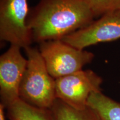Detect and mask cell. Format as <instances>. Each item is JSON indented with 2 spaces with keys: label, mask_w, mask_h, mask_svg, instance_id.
I'll return each instance as SVG.
<instances>
[{
  "label": "cell",
  "mask_w": 120,
  "mask_h": 120,
  "mask_svg": "<svg viewBox=\"0 0 120 120\" xmlns=\"http://www.w3.org/2000/svg\"><path fill=\"white\" fill-rule=\"evenodd\" d=\"M103 79L92 70H81L55 79L56 98L71 107L83 109L94 92L102 91Z\"/></svg>",
  "instance_id": "5"
},
{
  "label": "cell",
  "mask_w": 120,
  "mask_h": 120,
  "mask_svg": "<svg viewBox=\"0 0 120 120\" xmlns=\"http://www.w3.org/2000/svg\"><path fill=\"white\" fill-rule=\"evenodd\" d=\"M21 49L11 45L0 56V98L6 109L19 99V86L27 64Z\"/></svg>",
  "instance_id": "7"
},
{
  "label": "cell",
  "mask_w": 120,
  "mask_h": 120,
  "mask_svg": "<svg viewBox=\"0 0 120 120\" xmlns=\"http://www.w3.org/2000/svg\"><path fill=\"white\" fill-rule=\"evenodd\" d=\"M47 112L50 120H100L95 111L88 106L77 109L57 98Z\"/></svg>",
  "instance_id": "8"
},
{
  "label": "cell",
  "mask_w": 120,
  "mask_h": 120,
  "mask_svg": "<svg viewBox=\"0 0 120 120\" xmlns=\"http://www.w3.org/2000/svg\"><path fill=\"white\" fill-rule=\"evenodd\" d=\"M27 0H0V38L12 45L25 48L33 42L27 25Z\"/></svg>",
  "instance_id": "4"
},
{
  "label": "cell",
  "mask_w": 120,
  "mask_h": 120,
  "mask_svg": "<svg viewBox=\"0 0 120 120\" xmlns=\"http://www.w3.org/2000/svg\"><path fill=\"white\" fill-rule=\"evenodd\" d=\"M87 106L95 111L100 120H120V102L105 95L102 91L90 94Z\"/></svg>",
  "instance_id": "9"
},
{
  "label": "cell",
  "mask_w": 120,
  "mask_h": 120,
  "mask_svg": "<svg viewBox=\"0 0 120 120\" xmlns=\"http://www.w3.org/2000/svg\"><path fill=\"white\" fill-rule=\"evenodd\" d=\"M27 64L19 88V98L27 104L47 110L56 99L55 79L48 71L39 49H24Z\"/></svg>",
  "instance_id": "2"
},
{
  "label": "cell",
  "mask_w": 120,
  "mask_h": 120,
  "mask_svg": "<svg viewBox=\"0 0 120 120\" xmlns=\"http://www.w3.org/2000/svg\"><path fill=\"white\" fill-rule=\"evenodd\" d=\"M9 120H50L47 110L33 107L19 99L7 109Z\"/></svg>",
  "instance_id": "10"
},
{
  "label": "cell",
  "mask_w": 120,
  "mask_h": 120,
  "mask_svg": "<svg viewBox=\"0 0 120 120\" xmlns=\"http://www.w3.org/2000/svg\"><path fill=\"white\" fill-rule=\"evenodd\" d=\"M120 39V10L109 12L88 26L68 34L63 41L80 49Z\"/></svg>",
  "instance_id": "6"
},
{
  "label": "cell",
  "mask_w": 120,
  "mask_h": 120,
  "mask_svg": "<svg viewBox=\"0 0 120 120\" xmlns=\"http://www.w3.org/2000/svg\"><path fill=\"white\" fill-rule=\"evenodd\" d=\"M39 51L49 73L55 79L81 71L94 57L92 52L73 47L61 40L41 42Z\"/></svg>",
  "instance_id": "3"
},
{
  "label": "cell",
  "mask_w": 120,
  "mask_h": 120,
  "mask_svg": "<svg viewBox=\"0 0 120 120\" xmlns=\"http://www.w3.org/2000/svg\"><path fill=\"white\" fill-rule=\"evenodd\" d=\"M95 17L109 12L120 10V0H84Z\"/></svg>",
  "instance_id": "11"
},
{
  "label": "cell",
  "mask_w": 120,
  "mask_h": 120,
  "mask_svg": "<svg viewBox=\"0 0 120 120\" xmlns=\"http://www.w3.org/2000/svg\"><path fill=\"white\" fill-rule=\"evenodd\" d=\"M95 16L84 0H40L30 10L33 42L62 40L88 26Z\"/></svg>",
  "instance_id": "1"
},
{
  "label": "cell",
  "mask_w": 120,
  "mask_h": 120,
  "mask_svg": "<svg viewBox=\"0 0 120 120\" xmlns=\"http://www.w3.org/2000/svg\"><path fill=\"white\" fill-rule=\"evenodd\" d=\"M5 108L2 104H0V120H6L5 116H4V109Z\"/></svg>",
  "instance_id": "12"
}]
</instances>
